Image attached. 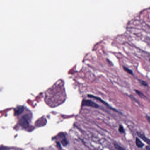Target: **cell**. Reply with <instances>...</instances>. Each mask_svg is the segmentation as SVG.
I'll use <instances>...</instances> for the list:
<instances>
[{"label":"cell","mask_w":150,"mask_h":150,"mask_svg":"<svg viewBox=\"0 0 150 150\" xmlns=\"http://www.w3.org/2000/svg\"><path fill=\"white\" fill-rule=\"evenodd\" d=\"M81 104H82V107L87 106V107H92L95 108H98L99 107V105L97 103L90 100L84 99L82 100Z\"/></svg>","instance_id":"cell-1"},{"label":"cell","mask_w":150,"mask_h":150,"mask_svg":"<svg viewBox=\"0 0 150 150\" xmlns=\"http://www.w3.org/2000/svg\"><path fill=\"white\" fill-rule=\"evenodd\" d=\"M88 97H90V98H93V99H95V100H97L100 101V102L103 103L104 105L107 106V107H108V108L112 110H114V111H116V112H119V111H117V110H116L115 109L112 108V107H111V106H110L108 103L107 102H106L104 101V100H103L102 99H101L100 97H97V96H95L90 94H88Z\"/></svg>","instance_id":"cell-2"},{"label":"cell","mask_w":150,"mask_h":150,"mask_svg":"<svg viewBox=\"0 0 150 150\" xmlns=\"http://www.w3.org/2000/svg\"><path fill=\"white\" fill-rule=\"evenodd\" d=\"M19 124H20V125L21 126L23 127V128L28 127V126L29 124L28 117L25 116L22 117L20 119Z\"/></svg>","instance_id":"cell-3"},{"label":"cell","mask_w":150,"mask_h":150,"mask_svg":"<svg viewBox=\"0 0 150 150\" xmlns=\"http://www.w3.org/2000/svg\"><path fill=\"white\" fill-rule=\"evenodd\" d=\"M24 110V108L23 106H18L15 109V115H19L23 113Z\"/></svg>","instance_id":"cell-4"},{"label":"cell","mask_w":150,"mask_h":150,"mask_svg":"<svg viewBox=\"0 0 150 150\" xmlns=\"http://www.w3.org/2000/svg\"><path fill=\"white\" fill-rule=\"evenodd\" d=\"M137 135L138 136V137L140 138L143 139L144 142L147 143L148 144H150V140H149V139L148 138L146 137L143 134H142V133L137 132Z\"/></svg>","instance_id":"cell-5"},{"label":"cell","mask_w":150,"mask_h":150,"mask_svg":"<svg viewBox=\"0 0 150 150\" xmlns=\"http://www.w3.org/2000/svg\"><path fill=\"white\" fill-rule=\"evenodd\" d=\"M136 144L137 146L139 148H142L144 145V143H142V141L138 138H136Z\"/></svg>","instance_id":"cell-6"},{"label":"cell","mask_w":150,"mask_h":150,"mask_svg":"<svg viewBox=\"0 0 150 150\" xmlns=\"http://www.w3.org/2000/svg\"><path fill=\"white\" fill-rule=\"evenodd\" d=\"M114 146H115V148L117 150H125L122 147L120 146V145L118 144H116V143H115L114 144Z\"/></svg>","instance_id":"cell-7"},{"label":"cell","mask_w":150,"mask_h":150,"mask_svg":"<svg viewBox=\"0 0 150 150\" xmlns=\"http://www.w3.org/2000/svg\"><path fill=\"white\" fill-rule=\"evenodd\" d=\"M61 143H62V145H63L64 146H66L68 144V141L64 137V139H63L62 141H61Z\"/></svg>","instance_id":"cell-8"},{"label":"cell","mask_w":150,"mask_h":150,"mask_svg":"<svg viewBox=\"0 0 150 150\" xmlns=\"http://www.w3.org/2000/svg\"><path fill=\"white\" fill-rule=\"evenodd\" d=\"M125 71L127 72L128 73L130 74H132V75H133V73L132 71L130 69H129V68H127V67H123Z\"/></svg>","instance_id":"cell-9"},{"label":"cell","mask_w":150,"mask_h":150,"mask_svg":"<svg viewBox=\"0 0 150 150\" xmlns=\"http://www.w3.org/2000/svg\"><path fill=\"white\" fill-rule=\"evenodd\" d=\"M118 131H119V132L120 133H124L125 130L122 125H119V128H118Z\"/></svg>","instance_id":"cell-10"},{"label":"cell","mask_w":150,"mask_h":150,"mask_svg":"<svg viewBox=\"0 0 150 150\" xmlns=\"http://www.w3.org/2000/svg\"><path fill=\"white\" fill-rule=\"evenodd\" d=\"M135 91H136V93H137V94L139 96H140V97H145V96H144V95L142 93H141V92H140V91H138V90H135Z\"/></svg>","instance_id":"cell-11"},{"label":"cell","mask_w":150,"mask_h":150,"mask_svg":"<svg viewBox=\"0 0 150 150\" xmlns=\"http://www.w3.org/2000/svg\"><path fill=\"white\" fill-rule=\"evenodd\" d=\"M139 81L141 84L143 85V86H147V83L146 81H144L141 80H139Z\"/></svg>","instance_id":"cell-12"},{"label":"cell","mask_w":150,"mask_h":150,"mask_svg":"<svg viewBox=\"0 0 150 150\" xmlns=\"http://www.w3.org/2000/svg\"><path fill=\"white\" fill-rule=\"evenodd\" d=\"M146 149H147V150H150V146H147L146 147Z\"/></svg>","instance_id":"cell-13"},{"label":"cell","mask_w":150,"mask_h":150,"mask_svg":"<svg viewBox=\"0 0 150 150\" xmlns=\"http://www.w3.org/2000/svg\"><path fill=\"white\" fill-rule=\"evenodd\" d=\"M147 119H148V122H150V117H149V116H147Z\"/></svg>","instance_id":"cell-14"}]
</instances>
